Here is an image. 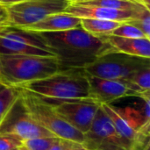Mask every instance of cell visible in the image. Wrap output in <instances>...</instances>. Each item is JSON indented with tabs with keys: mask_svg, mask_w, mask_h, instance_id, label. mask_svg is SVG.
<instances>
[{
	"mask_svg": "<svg viewBox=\"0 0 150 150\" xmlns=\"http://www.w3.org/2000/svg\"><path fill=\"white\" fill-rule=\"evenodd\" d=\"M35 33L56 57L60 70L83 69L99 56L112 51L103 37L92 35L81 27Z\"/></svg>",
	"mask_w": 150,
	"mask_h": 150,
	"instance_id": "6da1fadb",
	"label": "cell"
},
{
	"mask_svg": "<svg viewBox=\"0 0 150 150\" xmlns=\"http://www.w3.org/2000/svg\"><path fill=\"white\" fill-rule=\"evenodd\" d=\"M60 70L55 56L0 54V82L19 87Z\"/></svg>",
	"mask_w": 150,
	"mask_h": 150,
	"instance_id": "7a4b0ae2",
	"label": "cell"
},
{
	"mask_svg": "<svg viewBox=\"0 0 150 150\" xmlns=\"http://www.w3.org/2000/svg\"><path fill=\"white\" fill-rule=\"evenodd\" d=\"M41 98L69 100L92 99L87 75L83 69H67L19 87Z\"/></svg>",
	"mask_w": 150,
	"mask_h": 150,
	"instance_id": "3957f363",
	"label": "cell"
},
{
	"mask_svg": "<svg viewBox=\"0 0 150 150\" xmlns=\"http://www.w3.org/2000/svg\"><path fill=\"white\" fill-rule=\"evenodd\" d=\"M29 115L54 136L83 144L84 134L62 120L51 105L25 90L18 88Z\"/></svg>",
	"mask_w": 150,
	"mask_h": 150,
	"instance_id": "277c9868",
	"label": "cell"
},
{
	"mask_svg": "<svg viewBox=\"0 0 150 150\" xmlns=\"http://www.w3.org/2000/svg\"><path fill=\"white\" fill-rule=\"evenodd\" d=\"M149 66V59L109 52L99 56L83 70L88 76L126 82L137 71Z\"/></svg>",
	"mask_w": 150,
	"mask_h": 150,
	"instance_id": "5b68a950",
	"label": "cell"
},
{
	"mask_svg": "<svg viewBox=\"0 0 150 150\" xmlns=\"http://www.w3.org/2000/svg\"><path fill=\"white\" fill-rule=\"evenodd\" d=\"M69 4L68 0H25L6 6V25L24 28L51 14L63 12Z\"/></svg>",
	"mask_w": 150,
	"mask_h": 150,
	"instance_id": "8992f818",
	"label": "cell"
},
{
	"mask_svg": "<svg viewBox=\"0 0 150 150\" xmlns=\"http://www.w3.org/2000/svg\"><path fill=\"white\" fill-rule=\"evenodd\" d=\"M0 54L54 56L35 33L12 26L0 27Z\"/></svg>",
	"mask_w": 150,
	"mask_h": 150,
	"instance_id": "52a82bcc",
	"label": "cell"
},
{
	"mask_svg": "<svg viewBox=\"0 0 150 150\" xmlns=\"http://www.w3.org/2000/svg\"><path fill=\"white\" fill-rule=\"evenodd\" d=\"M38 98L51 105L62 120L83 134L90 129L100 105L93 99L58 100L41 97Z\"/></svg>",
	"mask_w": 150,
	"mask_h": 150,
	"instance_id": "ba28073f",
	"label": "cell"
},
{
	"mask_svg": "<svg viewBox=\"0 0 150 150\" xmlns=\"http://www.w3.org/2000/svg\"><path fill=\"white\" fill-rule=\"evenodd\" d=\"M0 134H13L24 141L38 137L54 136L40 126L29 115L21 98L20 91L18 97L0 122Z\"/></svg>",
	"mask_w": 150,
	"mask_h": 150,
	"instance_id": "9c48e42d",
	"label": "cell"
},
{
	"mask_svg": "<svg viewBox=\"0 0 150 150\" xmlns=\"http://www.w3.org/2000/svg\"><path fill=\"white\" fill-rule=\"evenodd\" d=\"M82 145L88 150H128L100 105Z\"/></svg>",
	"mask_w": 150,
	"mask_h": 150,
	"instance_id": "30bf717a",
	"label": "cell"
},
{
	"mask_svg": "<svg viewBox=\"0 0 150 150\" xmlns=\"http://www.w3.org/2000/svg\"><path fill=\"white\" fill-rule=\"evenodd\" d=\"M90 92L91 98L101 104H111L120 98L126 97H137L138 94L130 90L127 85L122 81L99 78L92 76H88Z\"/></svg>",
	"mask_w": 150,
	"mask_h": 150,
	"instance_id": "8fae6325",
	"label": "cell"
},
{
	"mask_svg": "<svg viewBox=\"0 0 150 150\" xmlns=\"http://www.w3.org/2000/svg\"><path fill=\"white\" fill-rule=\"evenodd\" d=\"M143 8L144 7L138 10H119L101 6L70 4L63 12L79 18H98L128 23L133 20Z\"/></svg>",
	"mask_w": 150,
	"mask_h": 150,
	"instance_id": "7c38bea8",
	"label": "cell"
},
{
	"mask_svg": "<svg viewBox=\"0 0 150 150\" xmlns=\"http://www.w3.org/2000/svg\"><path fill=\"white\" fill-rule=\"evenodd\" d=\"M81 27V18L64 13L51 14L39 22L25 26L23 29L27 32L40 33V32H59L69 29Z\"/></svg>",
	"mask_w": 150,
	"mask_h": 150,
	"instance_id": "4fadbf2b",
	"label": "cell"
},
{
	"mask_svg": "<svg viewBox=\"0 0 150 150\" xmlns=\"http://www.w3.org/2000/svg\"><path fill=\"white\" fill-rule=\"evenodd\" d=\"M111 46L112 51L131 56L149 59L150 39L125 38L113 35L102 36Z\"/></svg>",
	"mask_w": 150,
	"mask_h": 150,
	"instance_id": "5bb4252c",
	"label": "cell"
},
{
	"mask_svg": "<svg viewBox=\"0 0 150 150\" xmlns=\"http://www.w3.org/2000/svg\"><path fill=\"white\" fill-rule=\"evenodd\" d=\"M123 23L125 22L98 18H81V28L92 35L102 37L109 35L112 31Z\"/></svg>",
	"mask_w": 150,
	"mask_h": 150,
	"instance_id": "9a60e30c",
	"label": "cell"
},
{
	"mask_svg": "<svg viewBox=\"0 0 150 150\" xmlns=\"http://www.w3.org/2000/svg\"><path fill=\"white\" fill-rule=\"evenodd\" d=\"M18 95L19 90L12 86H6L0 91V122Z\"/></svg>",
	"mask_w": 150,
	"mask_h": 150,
	"instance_id": "2e32d148",
	"label": "cell"
},
{
	"mask_svg": "<svg viewBox=\"0 0 150 150\" xmlns=\"http://www.w3.org/2000/svg\"><path fill=\"white\" fill-rule=\"evenodd\" d=\"M109 35L125 37V38H135V39L146 38V39H149L145 35V33L141 29H139L137 26H135L130 23L121 24L116 29L112 31Z\"/></svg>",
	"mask_w": 150,
	"mask_h": 150,
	"instance_id": "e0dca14e",
	"label": "cell"
},
{
	"mask_svg": "<svg viewBox=\"0 0 150 150\" xmlns=\"http://www.w3.org/2000/svg\"><path fill=\"white\" fill-rule=\"evenodd\" d=\"M59 139V137H38L24 141L23 147L27 150H48Z\"/></svg>",
	"mask_w": 150,
	"mask_h": 150,
	"instance_id": "ac0fdd59",
	"label": "cell"
},
{
	"mask_svg": "<svg viewBox=\"0 0 150 150\" xmlns=\"http://www.w3.org/2000/svg\"><path fill=\"white\" fill-rule=\"evenodd\" d=\"M128 23L137 26L150 39V10L149 8L144 7L142 9L137 16Z\"/></svg>",
	"mask_w": 150,
	"mask_h": 150,
	"instance_id": "d6986e66",
	"label": "cell"
},
{
	"mask_svg": "<svg viewBox=\"0 0 150 150\" xmlns=\"http://www.w3.org/2000/svg\"><path fill=\"white\" fill-rule=\"evenodd\" d=\"M24 140L13 134H0V150H15L23 147Z\"/></svg>",
	"mask_w": 150,
	"mask_h": 150,
	"instance_id": "ffe728a7",
	"label": "cell"
},
{
	"mask_svg": "<svg viewBox=\"0 0 150 150\" xmlns=\"http://www.w3.org/2000/svg\"><path fill=\"white\" fill-rule=\"evenodd\" d=\"M76 142L59 138L57 142L48 150H69Z\"/></svg>",
	"mask_w": 150,
	"mask_h": 150,
	"instance_id": "44dd1931",
	"label": "cell"
},
{
	"mask_svg": "<svg viewBox=\"0 0 150 150\" xmlns=\"http://www.w3.org/2000/svg\"><path fill=\"white\" fill-rule=\"evenodd\" d=\"M7 21V12L4 6L0 4V27L1 26H7L6 25Z\"/></svg>",
	"mask_w": 150,
	"mask_h": 150,
	"instance_id": "7402d4cb",
	"label": "cell"
},
{
	"mask_svg": "<svg viewBox=\"0 0 150 150\" xmlns=\"http://www.w3.org/2000/svg\"><path fill=\"white\" fill-rule=\"evenodd\" d=\"M23 1L25 0H0V4L6 7V6H10V5L15 4L20 2H23Z\"/></svg>",
	"mask_w": 150,
	"mask_h": 150,
	"instance_id": "603a6c76",
	"label": "cell"
},
{
	"mask_svg": "<svg viewBox=\"0 0 150 150\" xmlns=\"http://www.w3.org/2000/svg\"><path fill=\"white\" fill-rule=\"evenodd\" d=\"M69 150H88L86 148H84L82 144H79V143H76L71 149Z\"/></svg>",
	"mask_w": 150,
	"mask_h": 150,
	"instance_id": "cb8c5ba5",
	"label": "cell"
},
{
	"mask_svg": "<svg viewBox=\"0 0 150 150\" xmlns=\"http://www.w3.org/2000/svg\"><path fill=\"white\" fill-rule=\"evenodd\" d=\"M134 1H136V2H138V3H140L141 4H142V5H144L145 7H147V8H149V9L150 0H134Z\"/></svg>",
	"mask_w": 150,
	"mask_h": 150,
	"instance_id": "d4e9b609",
	"label": "cell"
},
{
	"mask_svg": "<svg viewBox=\"0 0 150 150\" xmlns=\"http://www.w3.org/2000/svg\"><path fill=\"white\" fill-rule=\"evenodd\" d=\"M70 4H78V3H83V2H88L91 0H68Z\"/></svg>",
	"mask_w": 150,
	"mask_h": 150,
	"instance_id": "484cf974",
	"label": "cell"
},
{
	"mask_svg": "<svg viewBox=\"0 0 150 150\" xmlns=\"http://www.w3.org/2000/svg\"><path fill=\"white\" fill-rule=\"evenodd\" d=\"M6 86H7V85H5L4 83H1V82H0V91H1L2 90H4Z\"/></svg>",
	"mask_w": 150,
	"mask_h": 150,
	"instance_id": "4316f807",
	"label": "cell"
},
{
	"mask_svg": "<svg viewBox=\"0 0 150 150\" xmlns=\"http://www.w3.org/2000/svg\"><path fill=\"white\" fill-rule=\"evenodd\" d=\"M18 150H27L25 148H24V147H21L20 149H18Z\"/></svg>",
	"mask_w": 150,
	"mask_h": 150,
	"instance_id": "83f0119b",
	"label": "cell"
},
{
	"mask_svg": "<svg viewBox=\"0 0 150 150\" xmlns=\"http://www.w3.org/2000/svg\"><path fill=\"white\" fill-rule=\"evenodd\" d=\"M15 150H18V149H15Z\"/></svg>",
	"mask_w": 150,
	"mask_h": 150,
	"instance_id": "f1b7e54d",
	"label": "cell"
}]
</instances>
